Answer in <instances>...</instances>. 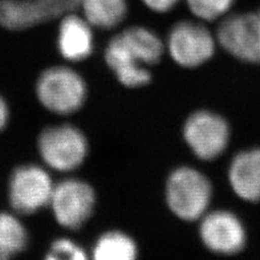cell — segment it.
I'll return each instance as SVG.
<instances>
[{"label": "cell", "instance_id": "obj_10", "mask_svg": "<svg viewBox=\"0 0 260 260\" xmlns=\"http://www.w3.org/2000/svg\"><path fill=\"white\" fill-rule=\"evenodd\" d=\"M54 186L43 168L22 166L12 174L9 184L11 206L20 214H32L48 205Z\"/></svg>", "mask_w": 260, "mask_h": 260}, {"label": "cell", "instance_id": "obj_2", "mask_svg": "<svg viewBox=\"0 0 260 260\" xmlns=\"http://www.w3.org/2000/svg\"><path fill=\"white\" fill-rule=\"evenodd\" d=\"M213 197L209 179L192 167L176 168L166 183V202L172 213L184 221L199 220L207 213Z\"/></svg>", "mask_w": 260, "mask_h": 260}, {"label": "cell", "instance_id": "obj_1", "mask_svg": "<svg viewBox=\"0 0 260 260\" xmlns=\"http://www.w3.org/2000/svg\"><path fill=\"white\" fill-rule=\"evenodd\" d=\"M164 53L161 39L144 26H130L114 36L105 49V62L119 83L128 88L149 85V67L157 64Z\"/></svg>", "mask_w": 260, "mask_h": 260}, {"label": "cell", "instance_id": "obj_7", "mask_svg": "<svg viewBox=\"0 0 260 260\" xmlns=\"http://www.w3.org/2000/svg\"><path fill=\"white\" fill-rule=\"evenodd\" d=\"M38 149L49 166L60 172H70L86 159L88 142L79 129L64 125L44 130L39 137Z\"/></svg>", "mask_w": 260, "mask_h": 260}, {"label": "cell", "instance_id": "obj_5", "mask_svg": "<svg viewBox=\"0 0 260 260\" xmlns=\"http://www.w3.org/2000/svg\"><path fill=\"white\" fill-rule=\"evenodd\" d=\"M183 137L195 156L203 160L218 158L230 141V127L219 114L201 110L185 120Z\"/></svg>", "mask_w": 260, "mask_h": 260}, {"label": "cell", "instance_id": "obj_3", "mask_svg": "<svg viewBox=\"0 0 260 260\" xmlns=\"http://www.w3.org/2000/svg\"><path fill=\"white\" fill-rule=\"evenodd\" d=\"M37 95L46 109L56 114H73L83 107L87 87L77 72L58 67L43 73L37 83Z\"/></svg>", "mask_w": 260, "mask_h": 260}, {"label": "cell", "instance_id": "obj_17", "mask_svg": "<svg viewBox=\"0 0 260 260\" xmlns=\"http://www.w3.org/2000/svg\"><path fill=\"white\" fill-rule=\"evenodd\" d=\"M185 3L195 18L213 22L229 13L235 0H185Z\"/></svg>", "mask_w": 260, "mask_h": 260}, {"label": "cell", "instance_id": "obj_18", "mask_svg": "<svg viewBox=\"0 0 260 260\" xmlns=\"http://www.w3.org/2000/svg\"><path fill=\"white\" fill-rule=\"evenodd\" d=\"M44 22L74 12L81 0H34Z\"/></svg>", "mask_w": 260, "mask_h": 260}, {"label": "cell", "instance_id": "obj_14", "mask_svg": "<svg viewBox=\"0 0 260 260\" xmlns=\"http://www.w3.org/2000/svg\"><path fill=\"white\" fill-rule=\"evenodd\" d=\"M44 23L34 0H0V25L22 30Z\"/></svg>", "mask_w": 260, "mask_h": 260}, {"label": "cell", "instance_id": "obj_12", "mask_svg": "<svg viewBox=\"0 0 260 260\" xmlns=\"http://www.w3.org/2000/svg\"><path fill=\"white\" fill-rule=\"evenodd\" d=\"M92 25L74 12L63 16L58 34V48L69 61H83L93 51Z\"/></svg>", "mask_w": 260, "mask_h": 260}, {"label": "cell", "instance_id": "obj_9", "mask_svg": "<svg viewBox=\"0 0 260 260\" xmlns=\"http://www.w3.org/2000/svg\"><path fill=\"white\" fill-rule=\"evenodd\" d=\"M200 237L207 249L219 255H235L245 247L246 230L229 210H214L201 218Z\"/></svg>", "mask_w": 260, "mask_h": 260}, {"label": "cell", "instance_id": "obj_20", "mask_svg": "<svg viewBox=\"0 0 260 260\" xmlns=\"http://www.w3.org/2000/svg\"><path fill=\"white\" fill-rule=\"evenodd\" d=\"M141 2L152 12L164 14L174 10L180 0H141Z\"/></svg>", "mask_w": 260, "mask_h": 260}, {"label": "cell", "instance_id": "obj_19", "mask_svg": "<svg viewBox=\"0 0 260 260\" xmlns=\"http://www.w3.org/2000/svg\"><path fill=\"white\" fill-rule=\"evenodd\" d=\"M49 260H83L87 258L85 250L69 239H60L52 243L46 257Z\"/></svg>", "mask_w": 260, "mask_h": 260}, {"label": "cell", "instance_id": "obj_6", "mask_svg": "<svg viewBox=\"0 0 260 260\" xmlns=\"http://www.w3.org/2000/svg\"><path fill=\"white\" fill-rule=\"evenodd\" d=\"M217 42L235 59L260 64V8L224 18L218 28Z\"/></svg>", "mask_w": 260, "mask_h": 260}, {"label": "cell", "instance_id": "obj_21", "mask_svg": "<svg viewBox=\"0 0 260 260\" xmlns=\"http://www.w3.org/2000/svg\"><path fill=\"white\" fill-rule=\"evenodd\" d=\"M8 117H9V111H8L6 102L0 96V130H3L6 127L8 123Z\"/></svg>", "mask_w": 260, "mask_h": 260}, {"label": "cell", "instance_id": "obj_8", "mask_svg": "<svg viewBox=\"0 0 260 260\" xmlns=\"http://www.w3.org/2000/svg\"><path fill=\"white\" fill-rule=\"evenodd\" d=\"M50 204L56 221L64 228L76 230L91 217L95 194L87 182L68 179L54 186Z\"/></svg>", "mask_w": 260, "mask_h": 260}, {"label": "cell", "instance_id": "obj_16", "mask_svg": "<svg viewBox=\"0 0 260 260\" xmlns=\"http://www.w3.org/2000/svg\"><path fill=\"white\" fill-rule=\"evenodd\" d=\"M27 245L25 228L14 216L0 213V260L18 255Z\"/></svg>", "mask_w": 260, "mask_h": 260}, {"label": "cell", "instance_id": "obj_15", "mask_svg": "<svg viewBox=\"0 0 260 260\" xmlns=\"http://www.w3.org/2000/svg\"><path fill=\"white\" fill-rule=\"evenodd\" d=\"M96 260H134L138 246L132 237L121 231H109L98 239L92 249Z\"/></svg>", "mask_w": 260, "mask_h": 260}, {"label": "cell", "instance_id": "obj_13", "mask_svg": "<svg viewBox=\"0 0 260 260\" xmlns=\"http://www.w3.org/2000/svg\"><path fill=\"white\" fill-rule=\"evenodd\" d=\"M79 8L93 27L112 29L126 19L128 0H81Z\"/></svg>", "mask_w": 260, "mask_h": 260}, {"label": "cell", "instance_id": "obj_4", "mask_svg": "<svg viewBox=\"0 0 260 260\" xmlns=\"http://www.w3.org/2000/svg\"><path fill=\"white\" fill-rule=\"evenodd\" d=\"M216 44L217 38L203 24L180 21L169 31L167 50L170 58L181 68L195 69L213 58Z\"/></svg>", "mask_w": 260, "mask_h": 260}, {"label": "cell", "instance_id": "obj_11", "mask_svg": "<svg viewBox=\"0 0 260 260\" xmlns=\"http://www.w3.org/2000/svg\"><path fill=\"white\" fill-rule=\"evenodd\" d=\"M228 178L232 191L241 200L260 202V149L238 153L230 162Z\"/></svg>", "mask_w": 260, "mask_h": 260}]
</instances>
